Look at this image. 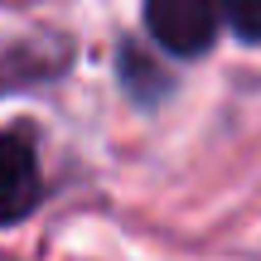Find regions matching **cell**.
I'll use <instances>...</instances> for the list:
<instances>
[{
    "mask_svg": "<svg viewBox=\"0 0 261 261\" xmlns=\"http://www.w3.org/2000/svg\"><path fill=\"white\" fill-rule=\"evenodd\" d=\"M145 29L160 48L198 58L218 39V0H145Z\"/></svg>",
    "mask_w": 261,
    "mask_h": 261,
    "instance_id": "cell-1",
    "label": "cell"
},
{
    "mask_svg": "<svg viewBox=\"0 0 261 261\" xmlns=\"http://www.w3.org/2000/svg\"><path fill=\"white\" fill-rule=\"evenodd\" d=\"M39 203V165L34 145L19 130H0V227L19 223Z\"/></svg>",
    "mask_w": 261,
    "mask_h": 261,
    "instance_id": "cell-2",
    "label": "cell"
},
{
    "mask_svg": "<svg viewBox=\"0 0 261 261\" xmlns=\"http://www.w3.org/2000/svg\"><path fill=\"white\" fill-rule=\"evenodd\" d=\"M218 15H227V24L242 39L261 44V0H218Z\"/></svg>",
    "mask_w": 261,
    "mask_h": 261,
    "instance_id": "cell-3",
    "label": "cell"
},
{
    "mask_svg": "<svg viewBox=\"0 0 261 261\" xmlns=\"http://www.w3.org/2000/svg\"><path fill=\"white\" fill-rule=\"evenodd\" d=\"M121 73H130V77H140V83H130V87H136V97H145V102H150V97L160 92V87H165V77H160L155 68H150L145 58L136 54V48H126V54H121Z\"/></svg>",
    "mask_w": 261,
    "mask_h": 261,
    "instance_id": "cell-4",
    "label": "cell"
},
{
    "mask_svg": "<svg viewBox=\"0 0 261 261\" xmlns=\"http://www.w3.org/2000/svg\"><path fill=\"white\" fill-rule=\"evenodd\" d=\"M5 87H19V68H15V58H5V63H0V92H5Z\"/></svg>",
    "mask_w": 261,
    "mask_h": 261,
    "instance_id": "cell-5",
    "label": "cell"
}]
</instances>
